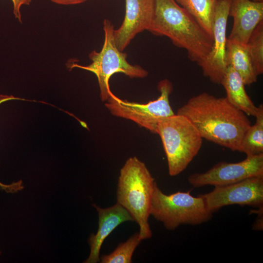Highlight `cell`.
I'll list each match as a JSON object with an SVG mask.
<instances>
[{
  "mask_svg": "<svg viewBox=\"0 0 263 263\" xmlns=\"http://www.w3.org/2000/svg\"><path fill=\"white\" fill-rule=\"evenodd\" d=\"M13 4V13L16 19L22 23L20 8L23 5H30L32 0H11Z\"/></svg>",
  "mask_w": 263,
  "mask_h": 263,
  "instance_id": "44dd1931",
  "label": "cell"
},
{
  "mask_svg": "<svg viewBox=\"0 0 263 263\" xmlns=\"http://www.w3.org/2000/svg\"><path fill=\"white\" fill-rule=\"evenodd\" d=\"M51 1L62 5H73L83 3L87 0H50Z\"/></svg>",
  "mask_w": 263,
  "mask_h": 263,
  "instance_id": "7402d4cb",
  "label": "cell"
},
{
  "mask_svg": "<svg viewBox=\"0 0 263 263\" xmlns=\"http://www.w3.org/2000/svg\"><path fill=\"white\" fill-rule=\"evenodd\" d=\"M218 0H180L179 3L213 38V26Z\"/></svg>",
  "mask_w": 263,
  "mask_h": 263,
  "instance_id": "2e32d148",
  "label": "cell"
},
{
  "mask_svg": "<svg viewBox=\"0 0 263 263\" xmlns=\"http://www.w3.org/2000/svg\"><path fill=\"white\" fill-rule=\"evenodd\" d=\"M155 184L145 163L135 156L128 159L121 169L117 203L125 208L138 224L142 240L152 236L148 219Z\"/></svg>",
  "mask_w": 263,
  "mask_h": 263,
  "instance_id": "3957f363",
  "label": "cell"
},
{
  "mask_svg": "<svg viewBox=\"0 0 263 263\" xmlns=\"http://www.w3.org/2000/svg\"><path fill=\"white\" fill-rule=\"evenodd\" d=\"M0 254H1V252H0Z\"/></svg>",
  "mask_w": 263,
  "mask_h": 263,
  "instance_id": "d4e9b609",
  "label": "cell"
},
{
  "mask_svg": "<svg viewBox=\"0 0 263 263\" xmlns=\"http://www.w3.org/2000/svg\"><path fill=\"white\" fill-rule=\"evenodd\" d=\"M226 61L242 78L245 85H250L257 80L258 75L254 68L246 45L227 39Z\"/></svg>",
  "mask_w": 263,
  "mask_h": 263,
  "instance_id": "9a60e30c",
  "label": "cell"
},
{
  "mask_svg": "<svg viewBox=\"0 0 263 263\" xmlns=\"http://www.w3.org/2000/svg\"><path fill=\"white\" fill-rule=\"evenodd\" d=\"M142 240L139 233L134 234L127 241L120 243L111 253L101 256V263H130L136 247Z\"/></svg>",
  "mask_w": 263,
  "mask_h": 263,
  "instance_id": "ac0fdd59",
  "label": "cell"
},
{
  "mask_svg": "<svg viewBox=\"0 0 263 263\" xmlns=\"http://www.w3.org/2000/svg\"><path fill=\"white\" fill-rule=\"evenodd\" d=\"M178 3L180 2V0H175Z\"/></svg>",
  "mask_w": 263,
  "mask_h": 263,
  "instance_id": "603a6c76",
  "label": "cell"
},
{
  "mask_svg": "<svg viewBox=\"0 0 263 263\" xmlns=\"http://www.w3.org/2000/svg\"><path fill=\"white\" fill-rule=\"evenodd\" d=\"M104 41L100 51L91 52L89 57L92 63L82 66L72 64L71 68H78L92 72L97 77L100 90V97L106 101L112 92L109 80L115 73H123L130 78H144L148 72L137 65H132L127 60V55L118 49L114 39V26L108 19L103 21Z\"/></svg>",
  "mask_w": 263,
  "mask_h": 263,
  "instance_id": "8992f818",
  "label": "cell"
},
{
  "mask_svg": "<svg viewBox=\"0 0 263 263\" xmlns=\"http://www.w3.org/2000/svg\"><path fill=\"white\" fill-rule=\"evenodd\" d=\"M169 38L176 46L186 50L197 64L210 51L213 39L175 0H155L154 14L148 30Z\"/></svg>",
  "mask_w": 263,
  "mask_h": 263,
  "instance_id": "7a4b0ae2",
  "label": "cell"
},
{
  "mask_svg": "<svg viewBox=\"0 0 263 263\" xmlns=\"http://www.w3.org/2000/svg\"><path fill=\"white\" fill-rule=\"evenodd\" d=\"M231 1L218 0L213 26V46L205 59L198 63L204 76L215 84H221L227 67L226 31Z\"/></svg>",
  "mask_w": 263,
  "mask_h": 263,
  "instance_id": "30bf717a",
  "label": "cell"
},
{
  "mask_svg": "<svg viewBox=\"0 0 263 263\" xmlns=\"http://www.w3.org/2000/svg\"><path fill=\"white\" fill-rule=\"evenodd\" d=\"M157 88L160 95L148 103L141 104L122 100L112 93L105 105L113 115L132 121L156 133L159 122L175 114L169 101L173 89L172 83L164 79L159 82Z\"/></svg>",
  "mask_w": 263,
  "mask_h": 263,
  "instance_id": "52a82bcc",
  "label": "cell"
},
{
  "mask_svg": "<svg viewBox=\"0 0 263 263\" xmlns=\"http://www.w3.org/2000/svg\"><path fill=\"white\" fill-rule=\"evenodd\" d=\"M26 100L24 98L16 97L12 95H0V104L8 100ZM23 188L22 181L21 180L13 183L10 185H6L0 182V189L5 190L7 192L13 193L21 190Z\"/></svg>",
  "mask_w": 263,
  "mask_h": 263,
  "instance_id": "ffe728a7",
  "label": "cell"
},
{
  "mask_svg": "<svg viewBox=\"0 0 263 263\" xmlns=\"http://www.w3.org/2000/svg\"><path fill=\"white\" fill-rule=\"evenodd\" d=\"M156 133L162 141L171 176L179 174L188 167L202 145L203 138L196 127L181 114L161 119Z\"/></svg>",
  "mask_w": 263,
  "mask_h": 263,
  "instance_id": "277c9868",
  "label": "cell"
},
{
  "mask_svg": "<svg viewBox=\"0 0 263 263\" xmlns=\"http://www.w3.org/2000/svg\"><path fill=\"white\" fill-rule=\"evenodd\" d=\"M125 3L124 20L113 32L115 44L121 51L138 34L149 30L154 14L155 0H125Z\"/></svg>",
  "mask_w": 263,
  "mask_h": 263,
  "instance_id": "8fae6325",
  "label": "cell"
},
{
  "mask_svg": "<svg viewBox=\"0 0 263 263\" xmlns=\"http://www.w3.org/2000/svg\"><path fill=\"white\" fill-rule=\"evenodd\" d=\"M263 175V153H261L246 156L237 163L219 162L205 172L191 174L188 182L194 188L207 185L223 186Z\"/></svg>",
  "mask_w": 263,
  "mask_h": 263,
  "instance_id": "ba28073f",
  "label": "cell"
},
{
  "mask_svg": "<svg viewBox=\"0 0 263 263\" xmlns=\"http://www.w3.org/2000/svg\"><path fill=\"white\" fill-rule=\"evenodd\" d=\"M177 114L187 117L203 138L233 151H240L241 143L251 125L247 115L226 97L204 92L191 97Z\"/></svg>",
  "mask_w": 263,
  "mask_h": 263,
  "instance_id": "6da1fadb",
  "label": "cell"
},
{
  "mask_svg": "<svg viewBox=\"0 0 263 263\" xmlns=\"http://www.w3.org/2000/svg\"><path fill=\"white\" fill-rule=\"evenodd\" d=\"M98 212V228L95 234H92L88 243L90 253L85 263H96L100 261L99 253L105 239L123 222L133 221L128 211L118 203L105 208L94 205Z\"/></svg>",
  "mask_w": 263,
  "mask_h": 263,
  "instance_id": "4fadbf2b",
  "label": "cell"
},
{
  "mask_svg": "<svg viewBox=\"0 0 263 263\" xmlns=\"http://www.w3.org/2000/svg\"><path fill=\"white\" fill-rule=\"evenodd\" d=\"M220 84L223 86L229 103L247 116H255L258 107L247 94L241 77L230 66H227Z\"/></svg>",
  "mask_w": 263,
  "mask_h": 263,
  "instance_id": "5bb4252c",
  "label": "cell"
},
{
  "mask_svg": "<svg viewBox=\"0 0 263 263\" xmlns=\"http://www.w3.org/2000/svg\"><path fill=\"white\" fill-rule=\"evenodd\" d=\"M212 213L232 205L263 207V175L237 183L215 187L210 192L200 194Z\"/></svg>",
  "mask_w": 263,
  "mask_h": 263,
  "instance_id": "9c48e42d",
  "label": "cell"
},
{
  "mask_svg": "<svg viewBox=\"0 0 263 263\" xmlns=\"http://www.w3.org/2000/svg\"><path fill=\"white\" fill-rule=\"evenodd\" d=\"M253 0L263 1V0Z\"/></svg>",
  "mask_w": 263,
  "mask_h": 263,
  "instance_id": "cb8c5ba5",
  "label": "cell"
},
{
  "mask_svg": "<svg viewBox=\"0 0 263 263\" xmlns=\"http://www.w3.org/2000/svg\"><path fill=\"white\" fill-rule=\"evenodd\" d=\"M213 213L203 198L194 197L188 191L164 193L156 183L152 194L150 215L173 230L182 225H198L209 221Z\"/></svg>",
  "mask_w": 263,
  "mask_h": 263,
  "instance_id": "5b68a950",
  "label": "cell"
},
{
  "mask_svg": "<svg viewBox=\"0 0 263 263\" xmlns=\"http://www.w3.org/2000/svg\"><path fill=\"white\" fill-rule=\"evenodd\" d=\"M258 75L263 73V21L254 29L246 44Z\"/></svg>",
  "mask_w": 263,
  "mask_h": 263,
  "instance_id": "d6986e66",
  "label": "cell"
},
{
  "mask_svg": "<svg viewBox=\"0 0 263 263\" xmlns=\"http://www.w3.org/2000/svg\"><path fill=\"white\" fill-rule=\"evenodd\" d=\"M256 122L244 133L241 143L240 152L246 156L263 153V105L258 107Z\"/></svg>",
  "mask_w": 263,
  "mask_h": 263,
  "instance_id": "e0dca14e",
  "label": "cell"
},
{
  "mask_svg": "<svg viewBox=\"0 0 263 263\" xmlns=\"http://www.w3.org/2000/svg\"><path fill=\"white\" fill-rule=\"evenodd\" d=\"M229 16L233 23L228 39L246 45L257 25L263 21V1L231 0Z\"/></svg>",
  "mask_w": 263,
  "mask_h": 263,
  "instance_id": "7c38bea8",
  "label": "cell"
}]
</instances>
